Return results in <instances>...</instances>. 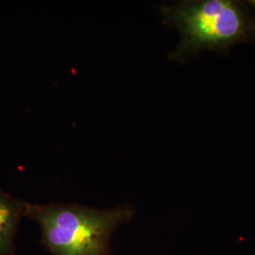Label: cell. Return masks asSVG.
<instances>
[{
	"mask_svg": "<svg viewBox=\"0 0 255 255\" xmlns=\"http://www.w3.org/2000/svg\"><path fill=\"white\" fill-rule=\"evenodd\" d=\"M27 203L0 188V255L15 254V238Z\"/></svg>",
	"mask_w": 255,
	"mask_h": 255,
	"instance_id": "cell-3",
	"label": "cell"
},
{
	"mask_svg": "<svg viewBox=\"0 0 255 255\" xmlns=\"http://www.w3.org/2000/svg\"><path fill=\"white\" fill-rule=\"evenodd\" d=\"M134 216L130 203L98 209L78 203L27 202L25 213L38 225L41 243L52 255H112L113 235Z\"/></svg>",
	"mask_w": 255,
	"mask_h": 255,
	"instance_id": "cell-1",
	"label": "cell"
},
{
	"mask_svg": "<svg viewBox=\"0 0 255 255\" xmlns=\"http://www.w3.org/2000/svg\"><path fill=\"white\" fill-rule=\"evenodd\" d=\"M164 23L179 30L181 41L170 58L183 63L201 51L225 50L255 41V2L181 1L162 9Z\"/></svg>",
	"mask_w": 255,
	"mask_h": 255,
	"instance_id": "cell-2",
	"label": "cell"
}]
</instances>
